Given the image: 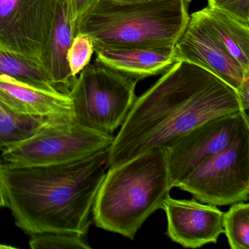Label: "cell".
<instances>
[{"label": "cell", "instance_id": "6da1fadb", "mask_svg": "<svg viewBox=\"0 0 249 249\" xmlns=\"http://www.w3.org/2000/svg\"><path fill=\"white\" fill-rule=\"evenodd\" d=\"M240 110L234 89L197 65L176 62L135 99L108 148L107 168L165 148L204 122Z\"/></svg>", "mask_w": 249, "mask_h": 249}, {"label": "cell", "instance_id": "7a4b0ae2", "mask_svg": "<svg viewBox=\"0 0 249 249\" xmlns=\"http://www.w3.org/2000/svg\"><path fill=\"white\" fill-rule=\"evenodd\" d=\"M107 151L51 165H2L8 208L27 234L86 235L99 188L107 170Z\"/></svg>", "mask_w": 249, "mask_h": 249}, {"label": "cell", "instance_id": "3957f363", "mask_svg": "<svg viewBox=\"0 0 249 249\" xmlns=\"http://www.w3.org/2000/svg\"><path fill=\"white\" fill-rule=\"evenodd\" d=\"M185 0H100L75 24L95 48L170 49L190 16Z\"/></svg>", "mask_w": 249, "mask_h": 249}, {"label": "cell", "instance_id": "277c9868", "mask_svg": "<svg viewBox=\"0 0 249 249\" xmlns=\"http://www.w3.org/2000/svg\"><path fill=\"white\" fill-rule=\"evenodd\" d=\"M173 189L164 148L108 167L92 208L96 226L133 240Z\"/></svg>", "mask_w": 249, "mask_h": 249}, {"label": "cell", "instance_id": "5b68a950", "mask_svg": "<svg viewBox=\"0 0 249 249\" xmlns=\"http://www.w3.org/2000/svg\"><path fill=\"white\" fill-rule=\"evenodd\" d=\"M138 81L98 62L89 64L69 94L74 119L86 127L113 135L133 106Z\"/></svg>", "mask_w": 249, "mask_h": 249}, {"label": "cell", "instance_id": "8992f818", "mask_svg": "<svg viewBox=\"0 0 249 249\" xmlns=\"http://www.w3.org/2000/svg\"><path fill=\"white\" fill-rule=\"evenodd\" d=\"M114 135L97 132L64 117L34 135L2 149L5 162L17 166L51 165L86 158L110 146Z\"/></svg>", "mask_w": 249, "mask_h": 249}, {"label": "cell", "instance_id": "52a82bcc", "mask_svg": "<svg viewBox=\"0 0 249 249\" xmlns=\"http://www.w3.org/2000/svg\"><path fill=\"white\" fill-rule=\"evenodd\" d=\"M176 187L202 203L215 206L247 202L249 196V131L191 173Z\"/></svg>", "mask_w": 249, "mask_h": 249}, {"label": "cell", "instance_id": "ba28073f", "mask_svg": "<svg viewBox=\"0 0 249 249\" xmlns=\"http://www.w3.org/2000/svg\"><path fill=\"white\" fill-rule=\"evenodd\" d=\"M59 0H0V51L44 69Z\"/></svg>", "mask_w": 249, "mask_h": 249}, {"label": "cell", "instance_id": "9c48e42d", "mask_svg": "<svg viewBox=\"0 0 249 249\" xmlns=\"http://www.w3.org/2000/svg\"><path fill=\"white\" fill-rule=\"evenodd\" d=\"M248 131L249 116L240 110L210 119L164 148L173 188Z\"/></svg>", "mask_w": 249, "mask_h": 249}, {"label": "cell", "instance_id": "30bf717a", "mask_svg": "<svg viewBox=\"0 0 249 249\" xmlns=\"http://www.w3.org/2000/svg\"><path fill=\"white\" fill-rule=\"evenodd\" d=\"M176 62L185 61L214 74L237 90L249 71L230 54L200 11L193 13L174 46Z\"/></svg>", "mask_w": 249, "mask_h": 249}, {"label": "cell", "instance_id": "8fae6325", "mask_svg": "<svg viewBox=\"0 0 249 249\" xmlns=\"http://www.w3.org/2000/svg\"><path fill=\"white\" fill-rule=\"evenodd\" d=\"M167 219V235L188 249L215 243L224 232V213L215 205L196 199H176L170 195L163 202Z\"/></svg>", "mask_w": 249, "mask_h": 249}, {"label": "cell", "instance_id": "7c38bea8", "mask_svg": "<svg viewBox=\"0 0 249 249\" xmlns=\"http://www.w3.org/2000/svg\"><path fill=\"white\" fill-rule=\"evenodd\" d=\"M0 101L27 116L74 118L71 96L37 89L7 75H0Z\"/></svg>", "mask_w": 249, "mask_h": 249}, {"label": "cell", "instance_id": "4fadbf2b", "mask_svg": "<svg viewBox=\"0 0 249 249\" xmlns=\"http://www.w3.org/2000/svg\"><path fill=\"white\" fill-rule=\"evenodd\" d=\"M95 62L141 80L165 72L176 60L170 49L95 48Z\"/></svg>", "mask_w": 249, "mask_h": 249}, {"label": "cell", "instance_id": "5bb4252c", "mask_svg": "<svg viewBox=\"0 0 249 249\" xmlns=\"http://www.w3.org/2000/svg\"><path fill=\"white\" fill-rule=\"evenodd\" d=\"M75 33L65 0H59L57 13L49 46L44 70L56 91L69 95L77 78L72 76L68 62V53Z\"/></svg>", "mask_w": 249, "mask_h": 249}, {"label": "cell", "instance_id": "9a60e30c", "mask_svg": "<svg viewBox=\"0 0 249 249\" xmlns=\"http://www.w3.org/2000/svg\"><path fill=\"white\" fill-rule=\"evenodd\" d=\"M199 11L230 54L243 69L249 71V24L208 6Z\"/></svg>", "mask_w": 249, "mask_h": 249}, {"label": "cell", "instance_id": "2e32d148", "mask_svg": "<svg viewBox=\"0 0 249 249\" xmlns=\"http://www.w3.org/2000/svg\"><path fill=\"white\" fill-rule=\"evenodd\" d=\"M64 117L67 116H27L0 101V149L30 138L45 125Z\"/></svg>", "mask_w": 249, "mask_h": 249}, {"label": "cell", "instance_id": "e0dca14e", "mask_svg": "<svg viewBox=\"0 0 249 249\" xmlns=\"http://www.w3.org/2000/svg\"><path fill=\"white\" fill-rule=\"evenodd\" d=\"M0 75L11 77L37 89L58 92L43 67L15 53L0 51Z\"/></svg>", "mask_w": 249, "mask_h": 249}, {"label": "cell", "instance_id": "ac0fdd59", "mask_svg": "<svg viewBox=\"0 0 249 249\" xmlns=\"http://www.w3.org/2000/svg\"><path fill=\"white\" fill-rule=\"evenodd\" d=\"M223 228L231 249H249V205L232 204L223 215Z\"/></svg>", "mask_w": 249, "mask_h": 249}, {"label": "cell", "instance_id": "d6986e66", "mask_svg": "<svg viewBox=\"0 0 249 249\" xmlns=\"http://www.w3.org/2000/svg\"><path fill=\"white\" fill-rule=\"evenodd\" d=\"M33 249H90L91 246L78 234L44 232L33 234L30 240Z\"/></svg>", "mask_w": 249, "mask_h": 249}, {"label": "cell", "instance_id": "ffe728a7", "mask_svg": "<svg viewBox=\"0 0 249 249\" xmlns=\"http://www.w3.org/2000/svg\"><path fill=\"white\" fill-rule=\"evenodd\" d=\"M94 53V45L90 37L87 35L77 33L68 53V65L72 76L78 77L90 63Z\"/></svg>", "mask_w": 249, "mask_h": 249}, {"label": "cell", "instance_id": "44dd1931", "mask_svg": "<svg viewBox=\"0 0 249 249\" xmlns=\"http://www.w3.org/2000/svg\"><path fill=\"white\" fill-rule=\"evenodd\" d=\"M208 7L221 10L249 24V0H208Z\"/></svg>", "mask_w": 249, "mask_h": 249}, {"label": "cell", "instance_id": "7402d4cb", "mask_svg": "<svg viewBox=\"0 0 249 249\" xmlns=\"http://www.w3.org/2000/svg\"><path fill=\"white\" fill-rule=\"evenodd\" d=\"M65 1L70 18L71 21L75 24L78 18L96 5L100 0H65Z\"/></svg>", "mask_w": 249, "mask_h": 249}, {"label": "cell", "instance_id": "603a6c76", "mask_svg": "<svg viewBox=\"0 0 249 249\" xmlns=\"http://www.w3.org/2000/svg\"><path fill=\"white\" fill-rule=\"evenodd\" d=\"M242 110L248 113L249 109V75L242 82L241 85L236 90Z\"/></svg>", "mask_w": 249, "mask_h": 249}, {"label": "cell", "instance_id": "cb8c5ba5", "mask_svg": "<svg viewBox=\"0 0 249 249\" xmlns=\"http://www.w3.org/2000/svg\"><path fill=\"white\" fill-rule=\"evenodd\" d=\"M8 196H7L6 186L4 180L2 165L0 162V207H8Z\"/></svg>", "mask_w": 249, "mask_h": 249}, {"label": "cell", "instance_id": "d4e9b609", "mask_svg": "<svg viewBox=\"0 0 249 249\" xmlns=\"http://www.w3.org/2000/svg\"><path fill=\"white\" fill-rule=\"evenodd\" d=\"M185 1H186V2H189V3H190V2H192V0H185Z\"/></svg>", "mask_w": 249, "mask_h": 249}]
</instances>
